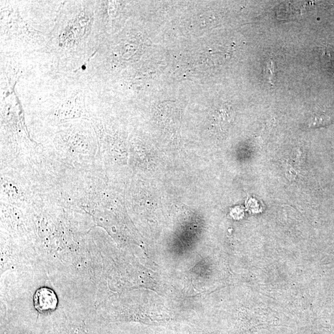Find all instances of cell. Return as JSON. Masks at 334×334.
Segmentation results:
<instances>
[{"mask_svg": "<svg viewBox=\"0 0 334 334\" xmlns=\"http://www.w3.org/2000/svg\"><path fill=\"white\" fill-rule=\"evenodd\" d=\"M264 74L267 81L271 84H274L276 79L277 68L272 59H270L265 65Z\"/></svg>", "mask_w": 334, "mask_h": 334, "instance_id": "cell-2", "label": "cell"}, {"mask_svg": "<svg viewBox=\"0 0 334 334\" xmlns=\"http://www.w3.org/2000/svg\"><path fill=\"white\" fill-rule=\"evenodd\" d=\"M35 309L38 312L46 313L54 310L58 304L57 295L48 288H41L35 292L34 297Z\"/></svg>", "mask_w": 334, "mask_h": 334, "instance_id": "cell-1", "label": "cell"}]
</instances>
